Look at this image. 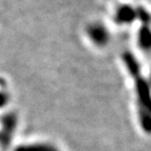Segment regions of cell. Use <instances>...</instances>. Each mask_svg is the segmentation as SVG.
Here are the masks:
<instances>
[{
    "label": "cell",
    "mask_w": 151,
    "mask_h": 151,
    "mask_svg": "<svg viewBox=\"0 0 151 151\" xmlns=\"http://www.w3.org/2000/svg\"><path fill=\"white\" fill-rule=\"evenodd\" d=\"M122 58L127 70L129 71L134 83L140 125L144 131L149 132L151 129V98L149 84L141 75L140 65L134 54L129 51H125Z\"/></svg>",
    "instance_id": "6da1fadb"
},
{
    "label": "cell",
    "mask_w": 151,
    "mask_h": 151,
    "mask_svg": "<svg viewBox=\"0 0 151 151\" xmlns=\"http://www.w3.org/2000/svg\"><path fill=\"white\" fill-rule=\"evenodd\" d=\"M1 129H0V146L6 148L11 143L12 138L18 125L17 114L8 112L1 117Z\"/></svg>",
    "instance_id": "7a4b0ae2"
},
{
    "label": "cell",
    "mask_w": 151,
    "mask_h": 151,
    "mask_svg": "<svg viewBox=\"0 0 151 151\" xmlns=\"http://www.w3.org/2000/svg\"><path fill=\"white\" fill-rule=\"evenodd\" d=\"M86 35L93 43L97 46H104L110 39V35L106 27L100 23H93L87 26Z\"/></svg>",
    "instance_id": "3957f363"
},
{
    "label": "cell",
    "mask_w": 151,
    "mask_h": 151,
    "mask_svg": "<svg viewBox=\"0 0 151 151\" xmlns=\"http://www.w3.org/2000/svg\"><path fill=\"white\" fill-rule=\"evenodd\" d=\"M137 19V11L131 5H122L117 9L115 21L119 25H129Z\"/></svg>",
    "instance_id": "277c9868"
},
{
    "label": "cell",
    "mask_w": 151,
    "mask_h": 151,
    "mask_svg": "<svg viewBox=\"0 0 151 151\" xmlns=\"http://www.w3.org/2000/svg\"><path fill=\"white\" fill-rule=\"evenodd\" d=\"M14 151H60L56 146L47 142H35L22 144L17 146Z\"/></svg>",
    "instance_id": "5b68a950"
},
{
    "label": "cell",
    "mask_w": 151,
    "mask_h": 151,
    "mask_svg": "<svg viewBox=\"0 0 151 151\" xmlns=\"http://www.w3.org/2000/svg\"><path fill=\"white\" fill-rule=\"evenodd\" d=\"M138 43L141 49L148 51L151 46V31L149 25H141L138 32Z\"/></svg>",
    "instance_id": "8992f818"
},
{
    "label": "cell",
    "mask_w": 151,
    "mask_h": 151,
    "mask_svg": "<svg viewBox=\"0 0 151 151\" xmlns=\"http://www.w3.org/2000/svg\"><path fill=\"white\" fill-rule=\"evenodd\" d=\"M137 19L140 21L141 25H149L150 24V14L144 7H137Z\"/></svg>",
    "instance_id": "52a82bcc"
},
{
    "label": "cell",
    "mask_w": 151,
    "mask_h": 151,
    "mask_svg": "<svg viewBox=\"0 0 151 151\" xmlns=\"http://www.w3.org/2000/svg\"><path fill=\"white\" fill-rule=\"evenodd\" d=\"M10 100L8 92H6L5 90H0V108H3L7 105V103Z\"/></svg>",
    "instance_id": "ba28073f"
}]
</instances>
